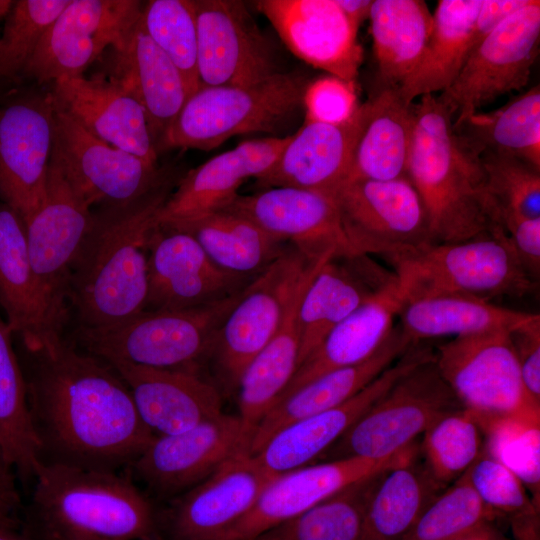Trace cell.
<instances>
[{
	"label": "cell",
	"mask_w": 540,
	"mask_h": 540,
	"mask_svg": "<svg viewBox=\"0 0 540 540\" xmlns=\"http://www.w3.org/2000/svg\"><path fill=\"white\" fill-rule=\"evenodd\" d=\"M403 306L395 278L326 335L298 366L276 403L327 372L368 359L391 333Z\"/></svg>",
	"instance_id": "cell-32"
},
{
	"label": "cell",
	"mask_w": 540,
	"mask_h": 540,
	"mask_svg": "<svg viewBox=\"0 0 540 540\" xmlns=\"http://www.w3.org/2000/svg\"><path fill=\"white\" fill-rule=\"evenodd\" d=\"M338 6L356 26L369 18L372 0H336Z\"/></svg>",
	"instance_id": "cell-55"
},
{
	"label": "cell",
	"mask_w": 540,
	"mask_h": 540,
	"mask_svg": "<svg viewBox=\"0 0 540 540\" xmlns=\"http://www.w3.org/2000/svg\"><path fill=\"white\" fill-rule=\"evenodd\" d=\"M255 278L219 268L191 234L155 226L148 243L145 310L214 304L239 293Z\"/></svg>",
	"instance_id": "cell-22"
},
{
	"label": "cell",
	"mask_w": 540,
	"mask_h": 540,
	"mask_svg": "<svg viewBox=\"0 0 540 540\" xmlns=\"http://www.w3.org/2000/svg\"><path fill=\"white\" fill-rule=\"evenodd\" d=\"M141 23L150 39L178 68L189 96L199 89L197 23L193 0H151Z\"/></svg>",
	"instance_id": "cell-45"
},
{
	"label": "cell",
	"mask_w": 540,
	"mask_h": 540,
	"mask_svg": "<svg viewBox=\"0 0 540 540\" xmlns=\"http://www.w3.org/2000/svg\"><path fill=\"white\" fill-rule=\"evenodd\" d=\"M13 335L0 308V450L7 464L26 484L34 481L43 461Z\"/></svg>",
	"instance_id": "cell-41"
},
{
	"label": "cell",
	"mask_w": 540,
	"mask_h": 540,
	"mask_svg": "<svg viewBox=\"0 0 540 540\" xmlns=\"http://www.w3.org/2000/svg\"><path fill=\"white\" fill-rule=\"evenodd\" d=\"M328 259L314 263L306 272L288 304L279 329L240 377L237 385V416L250 442L254 430L274 406L298 368L300 301L308 284Z\"/></svg>",
	"instance_id": "cell-33"
},
{
	"label": "cell",
	"mask_w": 540,
	"mask_h": 540,
	"mask_svg": "<svg viewBox=\"0 0 540 540\" xmlns=\"http://www.w3.org/2000/svg\"><path fill=\"white\" fill-rule=\"evenodd\" d=\"M30 537V536H29ZM32 540H53V539H48V538H33V537H30Z\"/></svg>",
	"instance_id": "cell-61"
},
{
	"label": "cell",
	"mask_w": 540,
	"mask_h": 540,
	"mask_svg": "<svg viewBox=\"0 0 540 540\" xmlns=\"http://www.w3.org/2000/svg\"><path fill=\"white\" fill-rule=\"evenodd\" d=\"M482 0H440L422 57L398 91L403 100L447 89L467 60Z\"/></svg>",
	"instance_id": "cell-35"
},
{
	"label": "cell",
	"mask_w": 540,
	"mask_h": 540,
	"mask_svg": "<svg viewBox=\"0 0 540 540\" xmlns=\"http://www.w3.org/2000/svg\"><path fill=\"white\" fill-rule=\"evenodd\" d=\"M1 94H2V89H1V87H0V97H1Z\"/></svg>",
	"instance_id": "cell-62"
},
{
	"label": "cell",
	"mask_w": 540,
	"mask_h": 540,
	"mask_svg": "<svg viewBox=\"0 0 540 540\" xmlns=\"http://www.w3.org/2000/svg\"><path fill=\"white\" fill-rule=\"evenodd\" d=\"M416 443L384 458L348 457L276 475L253 508L216 540H252L351 484L416 458Z\"/></svg>",
	"instance_id": "cell-18"
},
{
	"label": "cell",
	"mask_w": 540,
	"mask_h": 540,
	"mask_svg": "<svg viewBox=\"0 0 540 540\" xmlns=\"http://www.w3.org/2000/svg\"><path fill=\"white\" fill-rule=\"evenodd\" d=\"M480 159L499 220L504 215L540 218V170L512 157L486 156Z\"/></svg>",
	"instance_id": "cell-49"
},
{
	"label": "cell",
	"mask_w": 540,
	"mask_h": 540,
	"mask_svg": "<svg viewBox=\"0 0 540 540\" xmlns=\"http://www.w3.org/2000/svg\"><path fill=\"white\" fill-rule=\"evenodd\" d=\"M70 0H18L6 18L0 44V77L16 79Z\"/></svg>",
	"instance_id": "cell-48"
},
{
	"label": "cell",
	"mask_w": 540,
	"mask_h": 540,
	"mask_svg": "<svg viewBox=\"0 0 540 540\" xmlns=\"http://www.w3.org/2000/svg\"><path fill=\"white\" fill-rule=\"evenodd\" d=\"M22 530L53 540H163L152 498L126 471L61 464L40 468Z\"/></svg>",
	"instance_id": "cell-3"
},
{
	"label": "cell",
	"mask_w": 540,
	"mask_h": 540,
	"mask_svg": "<svg viewBox=\"0 0 540 540\" xmlns=\"http://www.w3.org/2000/svg\"><path fill=\"white\" fill-rule=\"evenodd\" d=\"M443 487L416 458L388 470L368 503L362 540H402Z\"/></svg>",
	"instance_id": "cell-42"
},
{
	"label": "cell",
	"mask_w": 540,
	"mask_h": 540,
	"mask_svg": "<svg viewBox=\"0 0 540 540\" xmlns=\"http://www.w3.org/2000/svg\"><path fill=\"white\" fill-rule=\"evenodd\" d=\"M193 4L200 87L246 86L279 72L270 43L244 2L193 0Z\"/></svg>",
	"instance_id": "cell-19"
},
{
	"label": "cell",
	"mask_w": 540,
	"mask_h": 540,
	"mask_svg": "<svg viewBox=\"0 0 540 540\" xmlns=\"http://www.w3.org/2000/svg\"><path fill=\"white\" fill-rule=\"evenodd\" d=\"M137 0H70L26 64L22 75L38 83L83 75L117 46L140 17Z\"/></svg>",
	"instance_id": "cell-16"
},
{
	"label": "cell",
	"mask_w": 540,
	"mask_h": 540,
	"mask_svg": "<svg viewBox=\"0 0 540 540\" xmlns=\"http://www.w3.org/2000/svg\"><path fill=\"white\" fill-rule=\"evenodd\" d=\"M223 210L249 219L292 245L309 261L357 255L329 194L271 187L252 195H238Z\"/></svg>",
	"instance_id": "cell-21"
},
{
	"label": "cell",
	"mask_w": 540,
	"mask_h": 540,
	"mask_svg": "<svg viewBox=\"0 0 540 540\" xmlns=\"http://www.w3.org/2000/svg\"><path fill=\"white\" fill-rule=\"evenodd\" d=\"M54 109L52 159L91 209L130 204L168 173L165 168L96 138L55 103Z\"/></svg>",
	"instance_id": "cell-13"
},
{
	"label": "cell",
	"mask_w": 540,
	"mask_h": 540,
	"mask_svg": "<svg viewBox=\"0 0 540 540\" xmlns=\"http://www.w3.org/2000/svg\"><path fill=\"white\" fill-rule=\"evenodd\" d=\"M307 81L278 72L246 86L200 87L191 94L156 147L211 150L241 134L275 133L303 108Z\"/></svg>",
	"instance_id": "cell-7"
},
{
	"label": "cell",
	"mask_w": 540,
	"mask_h": 540,
	"mask_svg": "<svg viewBox=\"0 0 540 540\" xmlns=\"http://www.w3.org/2000/svg\"><path fill=\"white\" fill-rule=\"evenodd\" d=\"M242 143L221 153L182 176L156 213L155 225L178 228L223 210L239 195L238 189L259 172Z\"/></svg>",
	"instance_id": "cell-36"
},
{
	"label": "cell",
	"mask_w": 540,
	"mask_h": 540,
	"mask_svg": "<svg viewBox=\"0 0 540 540\" xmlns=\"http://www.w3.org/2000/svg\"><path fill=\"white\" fill-rule=\"evenodd\" d=\"M432 357L434 353L430 349L413 345L398 362L349 400L282 428L252 456L274 475L309 465L329 449L403 375Z\"/></svg>",
	"instance_id": "cell-24"
},
{
	"label": "cell",
	"mask_w": 540,
	"mask_h": 540,
	"mask_svg": "<svg viewBox=\"0 0 540 540\" xmlns=\"http://www.w3.org/2000/svg\"><path fill=\"white\" fill-rule=\"evenodd\" d=\"M509 333L456 337L435 353L441 376L478 424L507 417L540 418V406L524 389Z\"/></svg>",
	"instance_id": "cell-9"
},
{
	"label": "cell",
	"mask_w": 540,
	"mask_h": 540,
	"mask_svg": "<svg viewBox=\"0 0 540 540\" xmlns=\"http://www.w3.org/2000/svg\"><path fill=\"white\" fill-rule=\"evenodd\" d=\"M359 106L354 83L332 75L309 83L303 95L306 121L342 124L355 115Z\"/></svg>",
	"instance_id": "cell-51"
},
{
	"label": "cell",
	"mask_w": 540,
	"mask_h": 540,
	"mask_svg": "<svg viewBox=\"0 0 540 540\" xmlns=\"http://www.w3.org/2000/svg\"><path fill=\"white\" fill-rule=\"evenodd\" d=\"M255 6L295 56L355 84L363 60L359 27L336 0H259Z\"/></svg>",
	"instance_id": "cell-23"
},
{
	"label": "cell",
	"mask_w": 540,
	"mask_h": 540,
	"mask_svg": "<svg viewBox=\"0 0 540 540\" xmlns=\"http://www.w3.org/2000/svg\"><path fill=\"white\" fill-rule=\"evenodd\" d=\"M500 223L528 273L538 281L540 272V218L504 215Z\"/></svg>",
	"instance_id": "cell-53"
},
{
	"label": "cell",
	"mask_w": 540,
	"mask_h": 540,
	"mask_svg": "<svg viewBox=\"0 0 540 540\" xmlns=\"http://www.w3.org/2000/svg\"><path fill=\"white\" fill-rule=\"evenodd\" d=\"M464 474L482 502L498 516L510 521L539 513L521 480L484 451Z\"/></svg>",
	"instance_id": "cell-50"
},
{
	"label": "cell",
	"mask_w": 540,
	"mask_h": 540,
	"mask_svg": "<svg viewBox=\"0 0 540 540\" xmlns=\"http://www.w3.org/2000/svg\"><path fill=\"white\" fill-rule=\"evenodd\" d=\"M463 409L434 357L403 375L322 455L384 458L415 443L444 416Z\"/></svg>",
	"instance_id": "cell-8"
},
{
	"label": "cell",
	"mask_w": 540,
	"mask_h": 540,
	"mask_svg": "<svg viewBox=\"0 0 540 540\" xmlns=\"http://www.w3.org/2000/svg\"><path fill=\"white\" fill-rule=\"evenodd\" d=\"M50 93L56 106L93 136L158 165L143 107L122 86L100 72L58 79Z\"/></svg>",
	"instance_id": "cell-25"
},
{
	"label": "cell",
	"mask_w": 540,
	"mask_h": 540,
	"mask_svg": "<svg viewBox=\"0 0 540 540\" xmlns=\"http://www.w3.org/2000/svg\"><path fill=\"white\" fill-rule=\"evenodd\" d=\"M361 108L362 125L346 180L406 177L414 103L405 102L398 88L384 87Z\"/></svg>",
	"instance_id": "cell-34"
},
{
	"label": "cell",
	"mask_w": 540,
	"mask_h": 540,
	"mask_svg": "<svg viewBox=\"0 0 540 540\" xmlns=\"http://www.w3.org/2000/svg\"><path fill=\"white\" fill-rule=\"evenodd\" d=\"M25 352L28 405L44 464L123 471L154 438L108 363L63 337Z\"/></svg>",
	"instance_id": "cell-1"
},
{
	"label": "cell",
	"mask_w": 540,
	"mask_h": 540,
	"mask_svg": "<svg viewBox=\"0 0 540 540\" xmlns=\"http://www.w3.org/2000/svg\"><path fill=\"white\" fill-rule=\"evenodd\" d=\"M483 433L466 409L444 416L425 433V466L442 486L461 477L483 452Z\"/></svg>",
	"instance_id": "cell-46"
},
{
	"label": "cell",
	"mask_w": 540,
	"mask_h": 540,
	"mask_svg": "<svg viewBox=\"0 0 540 540\" xmlns=\"http://www.w3.org/2000/svg\"><path fill=\"white\" fill-rule=\"evenodd\" d=\"M404 304L440 295L522 298L538 281L521 263L504 231L456 243H435L389 260Z\"/></svg>",
	"instance_id": "cell-5"
},
{
	"label": "cell",
	"mask_w": 540,
	"mask_h": 540,
	"mask_svg": "<svg viewBox=\"0 0 540 540\" xmlns=\"http://www.w3.org/2000/svg\"><path fill=\"white\" fill-rule=\"evenodd\" d=\"M540 38V1L529 0L469 54L453 83L438 97L459 123L478 108L527 85Z\"/></svg>",
	"instance_id": "cell-11"
},
{
	"label": "cell",
	"mask_w": 540,
	"mask_h": 540,
	"mask_svg": "<svg viewBox=\"0 0 540 540\" xmlns=\"http://www.w3.org/2000/svg\"><path fill=\"white\" fill-rule=\"evenodd\" d=\"M497 517L463 474L430 503L402 540H469Z\"/></svg>",
	"instance_id": "cell-44"
},
{
	"label": "cell",
	"mask_w": 540,
	"mask_h": 540,
	"mask_svg": "<svg viewBox=\"0 0 540 540\" xmlns=\"http://www.w3.org/2000/svg\"><path fill=\"white\" fill-rule=\"evenodd\" d=\"M469 540H506L498 535L491 526Z\"/></svg>",
	"instance_id": "cell-59"
},
{
	"label": "cell",
	"mask_w": 540,
	"mask_h": 540,
	"mask_svg": "<svg viewBox=\"0 0 540 540\" xmlns=\"http://www.w3.org/2000/svg\"><path fill=\"white\" fill-rule=\"evenodd\" d=\"M106 51L101 73L141 104L156 149L189 97L182 74L145 32L141 14L122 41Z\"/></svg>",
	"instance_id": "cell-28"
},
{
	"label": "cell",
	"mask_w": 540,
	"mask_h": 540,
	"mask_svg": "<svg viewBox=\"0 0 540 540\" xmlns=\"http://www.w3.org/2000/svg\"><path fill=\"white\" fill-rule=\"evenodd\" d=\"M15 479H16L15 472L7 464L0 450V485L7 487L9 489H16Z\"/></svg>",
	"instance_id": "cell-58"
},
{
	"label": "cell",
	"mask_w": 540,
	"mask_h": 540,
	"mask_svg": "<svg viewBox=\"0 0 540 540\" xmlns=\"http://www.w3.org/2000/svg\"><path fill=\"white\" fill-rule=\"evenodd\" d=\"M20 506V497L16 489L0 485V519L18 522L15 513Z\"/></svg>",
	"instance_id": "cell-56"
},
{
	"label": "cell",
	"mask_w": 540,
	"mask_h": 540,
	"mask_svg": "<svg viewBox=\"0 0 540 540\" xmlns=\"http://www.w3.org/2000/svg\"><path fill=\"white\" fill-rule=\"evenodd\" d=\"M172 229L191 234L222 270L247 278L263 273L292 247L249 219L226 210Z\"/></svg>",
	"instance_id": "cell-39"
},
{
	"label": "cell",
	"mask_w": 540,
	"mask_h": 540,
	"mask_svg": "<svg viewBox=\"0 0 540 540\" xmlns=\"http://www.w3.org/2000/svg\"><path fill=\"white\" fill-rule=\"evenodd\" d=\"M406 177L424 205L434 243L504 231L481 159L460 141L452 116L433 94L414 103Z\"/></svg>",
	"instance_id": "cell-4"
},
{
	"label": "cell",
	"mask_w": 540,
	"mask_h": 540,
	"mask_svg": "<svg viewBox=\"0 0 540 540\" xmlns=\"http://www.w3.org/2000/svg\"><path fill=\"white\" fill-rule=\"evenodd\" d=\"M369 19L381 88H399L422 57L433 15L421 0H374Z\"/></svg>",
	"instance_id": "cell-40"
},
{
	"label": "cell",
	"mask_w": 540,
	"mask_h": 540,
	"mask_svg": "<svg viewBox=\"0 0 540 540\" xmlns=\"http://www.w3.org/2000/svg\"><path fill=\"white\" fill-rule=\"evenodd\" d=\"M0 308L25 351L62 337L30 263L24 221L5 203H0Z\"/></svg>",
	"instance_id": "cell-30"
},
{
	"label": "cell",
	"mask_w": 540,
	"mask_h": 540,
	"mask_svg": "<svg viewBox=\"0 0 540 540\" xmlns=\"http://www.w3.org/2000/svg\"><path fill=\"white\" fill-rule=\"evenodd\" d=\"M460 141L477 157L504 156L540 170V87L533 86L501 108L476 112L453 124Z\"/></svg>",
	"instance_id": "cell-38"
},
{
	"label": "cell",
	"mask_w": 540,
	"mask_h": 540,
	"mask_svg": "<svg viewBox=\"0 0 540 540\" xmlns=\"http://www.w3.org/2000/svg\"><path fill=\"white\" fill-rule=\"evenodd\" d=\"M413 344L394 326L381 346L368 359L327 372L277 402L260 421L251 438L249 454L255 455L282 428L334 408L360 392Z\"/></svg>",
	"instance_id": "cell-31"
},
{
	"label": "cell",
	"mask_w": 540,
	"mask_h": 540,
	"mask_svg": "<svg viewBox=\"0 0 540 540\" xmlns=\"http://www.w3.org/2000/svg\"><path fill=\"white\" fill-rule=\"evenodd\" d=\"M0 540H32L23 530H19V523L0 519Z\"/></svg>",
	"instance_id": "cell-57"
},
{
	"label": "cell",
	"mask_w": 540,
	"mask_h": 540,
	"mask_svg": "<svg viewBox=\"0 0 540 540\" xmlns=\"http://www.w3.org/2000/svg\"><path fill=\"white\" fill-rule=\"evenodd\" d=\"M479 425L484 438V453L521 480L539 509L540 418L507 417Z\"/></svg>",
	"instance_id": "cell-47"
},
{
	"label": "cell",
	"mask_w": 540,
	"mask_h": 540,
	"mask_svg": "<svg viewBox=\"0 0 540 540\" xmlns=\"http://www.w3.org/2000/svg\"><path fill=\"white\" fill-rule=\"evenodd\" d=\"M243 290L202 307L143 310L111 326L79 328L78 347L107 363L200 373Z\"/></svg>",
	"instance_id": "cell-6"
},
{
	"label": "cell",
	"mask_w": 540,
	"mask_h": 540,
	"mask_svg": "<svg viewBox=\"0 0 540 540\" xmlns=\"http://www.w3.org/2000/svg\"><path fill=\"white\" fill-rule=\"evenodd\" d=\"M387 471L351 484L252 540H362L368 503Z\"/></svg>",
	"instance_id": "cell-43"
},
{
	"label": "cell",
	"mask_w": 540,
	"mask_h": 540,
	"mask_svg": "<svg viewBox=\"0 0 540 540\" xmlns=\"http://www.w3.org/2000/svg\"><path fill=\"white\" fill-rule=\"evenodd\" d=\"M528 2L529 0H482L474 23L470 53L504 19Z\"/></svg>",
	"instance_id": "cell-54"
},
{
	"label": "cell",
	"mask_w": 540,
	"mask_h": 540,
	"mask_svg": "<svg viewBox=\"0 0 540 540\" xmlns=\"http://www.w3.org/2000/svg\"><path fill=\"white\" fill-rule=\"evenodd\" d=\"M535 314L497 306L477 297L440 295L404 304L398 317L403 335L417 344L428 338L511 331Z\"/></svg>",
	"instance_id": "cell-37"
},
{
	"label": "cell",
	"mask_w": 540,
	"mask_h": 540,
	"mask_svg": "<svg viewBox=\"0 0 540 540\" xmlns=\"http://www.w3.org/2000/svg\"><path fill=\"white\" fill-rule=\"evenodd\" d=\"M93 222V210L52 159L39 207L24 221L27 250L48 309L63 330L74 264Z\"/></svg>",
	"instance_id": "cell-12"
},
{
	"label": "cell",
	"mask_w": 540,
	"mask_h": 540,
	"mask_svg": "<svg viewBox=\"0 0 540 540\" xmlns=\"http://www.w3.org/2000/svg\"><path fill=\"white\" fill-rule=\"evenodd\" d=\"M239 417L221 414L183 432L154 436L126 471L150 498L172 500L233 457L249 453Z\"/></svg>",
	"instance_id": "cell-14"
},
{
	"label": "cell",
	"mask_w": 540,
	"mask_h": 540,
	"mask_svg": "<svg viewBox=\"0 0 540 540\" xmlns=\"http://www.w3.org/2000/svg\"><path fill=\"white\" fill-rule=\"evenodd\" d=\"M361 125V105L342 124L305 120L258 184L264 189L293 187L330 194L349 175Z\"/></svg>",
	"instance_id": "cell-29"
},
{
	"label": "cell",
	"mask_w": 540,
	"mask_h": 540,
	"mask_svg": "<svg viewBox=\"0 0 540 540\" xmlns=\"http://www.w3.org/2000/svg\"><path fill=\"white\" fill-rule=\"evenodd\" d=\"M51 93L0 104V196L25 221L41 204L54 146Z\"/></svg>",
	"instance_id": "cell-17"
},
{
	"label": "cell",
	"mask_w": 540,
	"mask_h": 540,
	"mask_svg": "<svg viewBox=\"0 0 540 540\" xmlns=\"http://www.w3.org/2000/svg\"><path fill=\"white\" fill-rule=\"evenodd\" d=\"M396 278L369 255L326 261L305 289L299 309L298 366L345 318Z\"/></svg>",
	"instance_id": "cell-27"
},
{
	"label": "cell",
	"mask_w": 540,
	"mask_h": 540,
	"mask_svg": "<svg viewBox=\"0 0 540 540\" xmlns=\"http://www.w3.org/2000/svg\"><path fill=\"white\" fill-rule=\"evenodd\" d=\"M179 179L169 170L136 201L93 211L70 282L69 300L79 328L111 326L145 310L149 239L156 213Z\"/></svg>",
	"instance_id": "cell-2"
},
{
	"label": "cell",
	"mask_w": 540,
	"mask_h": 540,
	"mask_svg": "<svg viewBox=\"0 0 540 540\" xmlns=\"http://www.w3.org/2000/svg\"><path fill=\"white\" fill-rule=\"evenodd\" d=\"M276 475L249 453L224 463L204 481L170 500L160 513L161 531L171 540H216L255 505Z\"/></svg>",
	"instance_id": "cell-20"
},
{
	"label": "cell",
	"mask_w": 540,
	"mask_h": 540,
	"mask_svg": "<svg viewBox=\"0 0 540 540\" xmlns=\"http://www.w3.org/2000/svg\"><path fill=\"white\" fill-rule=\"evenodd\" d=\"M318 261L307 260L292 246L245 287L219 329L211 358L225 386L237 388L245 368L279 329L300 281Z\"/></svg>",
	"instance_id": "cell-15"
},
{
	"label": "cell",
	"mask_w": 540,
	"mask_h": 540,
	"mask_svg": "<svg viewBox=\"0 0 540 540\" xmlns=\"http://www.w3.org/2000/svg\"><path fill=\"white\" fill-rule=\"evenodd\" d=\"M0 44H1V36H0Z\"/></svg>",
	"instance_id": "cell-63"
},
{
	"label": "cell",
	"mask_w": 540,
	"mask_h": 540,
	"mask_svg": "<svg viewBox=\"0 0 540 540\" xmlns=\"http://www.w3.org/2000/svg\"><path fill=\"white\" fill-rule=\"evenodd\" d=\"M329 195L357 254L389 261L435 244L424 205L407 177L346 180Z\"/></svg>",
	"instance_id": "cell-10"
},
{
	"label": "cell",
	"mask_w": 540,
	"mask_h": 540,
	"mask_svg": "<svg viewBox=\"0 0 540 540\" xmlns=\"http://www.w3.org/2000/svg\"><path fill=\"white\" fill-rule=\"evenodd\" d=\"M108 364L127 385L142 421L154 436L183 432L223 414L219 388L201 373L125 362Z\"/></svg>",
	"instance_id": "cell-26"
},
{
	"label": "cell",
	"mask_w": 540,
	"mask_h": 540,
	"mask_svg": "<svg viewBox=\"0 0 540 540\" xmlns=\"http://www.w3.org/2000/svg\"><path fill=\"white\" fill-rule=\"evenodd\" d=\"M517 357L524 389L540 406V316L517 326L509 333Z\"/></svg>",
	"instance_id": "cell-52"
},
{
	"label": "cell",
	"mask_w": 540,
	"mask_h": 540,
	"mask_svg": "<svg viewBox=\"0 0 540 540\" xmlns=\"http://www.w3.org/2000/svg\"><path fill=\"white\" fill-rule=\"evenodd\" d=\"M13 4L14 1L0 0V20H2L3 18H7L13 7Z\"/></svg>",
	"instance_id": "cell-60"
}]
</instances>
